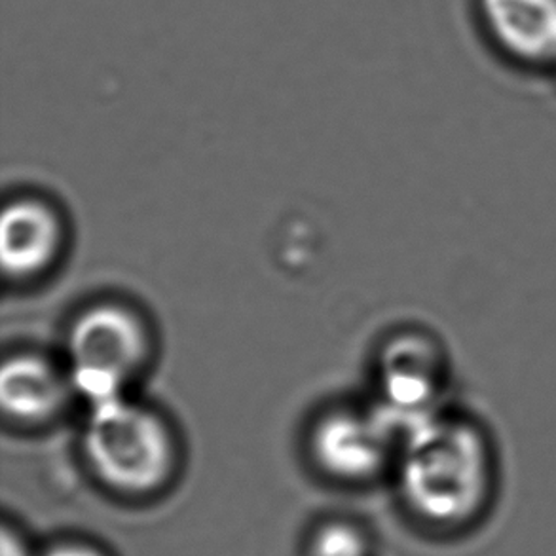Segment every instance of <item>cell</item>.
Instances as JSON below:
<instances>
[{
    "mask_svg": "<svg viewBox=\"0 0 556 556\" xmlns=\"http://www.w3.org/2000/svg\"><path fill=\"white\" fill-rule=\"evenodd\" d=\"M391 473L414 519L456 534L481 525L496 504L502 456L489 421L448 403L406 428Z\"/></svg>",
    "mask_w": 556,
    "mask_h": 556,
    "instance_id": "obj_1",
    "label": "cell"
},
{
    "mask_svg": "<svg viewBox=\"0 0 556 556\" xmlns=\"http://www.w3.org/2000/svg\"><path fill=\"white\" fill-rule=\"evenodd\" d=\"M83 454L106 489L124 496H147L174 477L179 444L162 414L124 395L90 405Z\"/></svg>",
    "mask_w": 556,
    "mask_h": 556,
    "instance_id": "obj_2",
    "label": "cell"
},
{
    "mask_svg": "<svg viewBox=\"0 0 556 556\" xmlns=\"http://www.w3.org/2000/svg\"><path fill=\"white\" fill-rule=\"evenodd\" d=\"M152 331L134 306L98 301L68 325L63 350L76 397L90 405L129 395L152 359Z\"/></svg>",
    "mask_w": 556,
    "mask_h": 556,
    "instance_id": "obj_3",
    "label": "cell"
},
{
    "mask_svg": "<svg viewBox=\"0 0 556 556\" xmlns=\"http://www.w3.org/2000/svg\"><path fill=\"white\" fill-rule=\"evenodd\" d=\"M408 426L375 406H337L309 429V454L334 481L367 482L393 471Z\"/></svg>",
    "mask_w": 556,
    "mask_h": 556,
    "instance_id": "obj_4",
    "label": "cell"
},
{
    "mask_svg": "<svg viewBox=\"0 0 556 556\" xmlns=\"http://www.w3.org/2000/svg\"><path fill=\"white\" fill-rule=\"evenodd\" d=\"M448 354L433 334L408 329L383 342L376 363L378 405L406 426L448 405Z\"/></svg>",
    "mask_w": 556,
    "mask_h": 556,
    "instance_id": "obj_5",
    "label": "cell"
},
{
    "mask_svg": "<svg viewBox=\"0 0 556 556\" xmlns=\"http://www.w3.org/2000/svg\"><path fill=\"white\" fill-rule=\"evenodd\" d=\"M65 223L52 203L37 195L8 202L0 218V263L8 281L30 283L60 263Z\"/></svg>",
    "mask_w": 556,
    "mask_h": 556,
    "instance_id": "obj_6",
    "label": "cell"
},
{
    "mask_svg": "<svg viewBox=\"0 0 556 556\" xmlns=\"http://www.w3.org/2000/svg\"><path fill=\"white\" fill-rule=\"evenodd\" d=\"M76 397L63 363L46 355L20 352L4 359L0 370V406L8 421L38 428L60 418Z\"/></svg>",
    "mask_w": 556,
    "mask_h": 556,
    "instance_id": "obj_7",
    "label": "cell"
},
{
    "mask_svg": "<svg viewBox=\"0 0 556 556\" xmlns=\"http://www.w3.org/2000/svg\"><path fill=\"white\" fill-rule=\"evenodd\" d=\"M479 14L507 58L556 68V0H479Z\"/></svg>",
    "mask_w": 556,
    "mask_h": 556,
    "instance_id": "obj_8",
    "label": "cell"
},
{
    "mask_svg": "<svg viewBox=\"0 0 556 556\" xmlns=\"http://www.w3.org/2000/svg\"><path fill=\"white\" fill-rule=\"evenodd\" d=\"M309 556H370L369 538L348 520H331L312 535Z\"/></svg>",
    "mask_w": 556,
    "mask_h": 556,
    "instance_id": "obj_9",
    "label": "cell"
},
{
    "mask_svg": "<svg viewBox=\"0 0 556 556\" xmlns=\"http://www.w3.org/2000/svg\"><path fill=\"white\" fill-rule=\"evenodd\" d=\"M0 556H33V553L22 535L12 528L4 527L0 538Z\"/></svg>",
    "mask_w": 556,
    "mask_h": 556,
    "instance_id": "obj_10",
    "label": "cell"
},
{
    "mask_svg": "<svg viewBox=\"0 0 556 556\" xmlns=\"http://www.w3.org/2000/svg\"><path fill=\"white\" fill-rule=\"evenodd\" d=\"M42 556H105L101 551L86 543H58L46 551Z\"/></svg>",
    "mask_w": 556,
    "mask_h": 556,
    "instance_id": "obj_11",
    "label": "cell"
}]
</instances>
